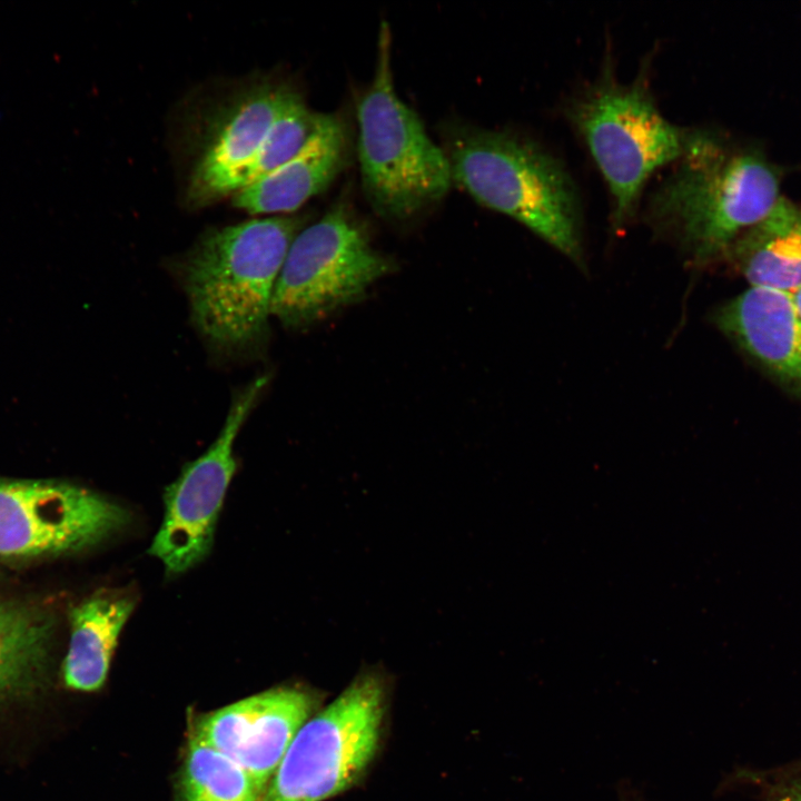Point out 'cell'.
Here are the masks:
<instances>
[{
  "label": "cell",
  "instance_id": "1",
  "mask_svg": "<svg viewBox=\"0 0 801 801\" xmlns=\"http://www.w3.org/2000/svg\"><path fill=\"white\" fill-rule=\"evenodd\" d=\"M674 164L651 195L646 216L698 264L723 258L781 197L780 171L763 154L709 130L691 129Z\"/></svg>",
  "mask_w": 801,
  "mask_h": 801
},
{
  "label": "cell",
  "instance_id": "19",
  "mask_svg": "<svg viewBox=\"0 0 801 801\" xmlns=\"http://www.w3.org/2000/svg\"><path fill=\"white\" fill-rule=\"evenodd\" d=\"M740 778L752 785L763 801H801V763L744 770Z\"/></svg>",
  "mask_w": 801,
  "mask_h": 801
},
{
  "label": "cell",
  "instance_id": "13",
  "mask_svg": "<svg viewBox=\"0 0 801 801\" xmlns=\"http://www.w3.org/2000/svg\"><path fill=\"white\" fill-rule=\"evenodd\" d=\"M348 134L336 115H319L307 145L283 166L234 196V206L249 214H289L322 192L345 165Z\"/></svg>",
  "mask_w": 801,
  "mask_h": 801
},
{
  "label": "cell",
  "instance_id": "8",
  "mask_svg": "<svg viewBox=\"0 0 801 801\" xmlns=\"http://www.w3.org/2000/svg\"><path fill=\"white\" fill-rule=\"evenodd\" d=\"M131 512L80 485L0 478V558L80 552L129 526Z\"/></svg>",
  "mask_w": 801,
  "mask_h": 801
},
{
  "label": "cell",
  "instance_id": "20",
  "mask_svg": "<svg viewBox=\"0 0 801 801\" xmlns=\"http://www.w3.org/2000/svg\"><path fill=\"white\" fill-rule=\"evenodd\" d=\"M791 297H792L794 307H795L799 316L801 317V287H799V288L791 295Z\"/></svg>",
  "mask_w": 801,
  "mask_h": 801
},
{
  "label": "cell",
  "instance_id": "6",
  "mask_svg": "<svg viewBox=\"0 0 801 801\" xmlns=\"http://www.w3.org/2000/svg\"><path fill=\"white\" fill-rule=\"evenodd\" d=\"M387 679L364 669L298 730L259 801H324L352 788L379 746Z\"/></svg>",
  "mask_w": 801,
  "mask_h": 801
},
{
  "label": "cell",
  "instance_id": "2",
  "mask_svg": "<svg viewBox=\"0 0 801 801\" xmlns=\"http://www.w3.org/2000/svg\"><path fill=\"white\" fill-rule=\"evenodd\" d=\"M303 218L273 216L207 231L181 268L192 320L217 350L243 354L266 338L287 251Z\"/></svg>",
  "mask_w": 801,
  "mask_h": 801
},
{
  "label": "cell",
  "instance_id": "10",
  "mask_svg": "<svg viewBox=\"0 0 801 801\" xmlns=\"http://www.w3.org/2000/svg\"><path fill=\"white\" fill-rule=\"evenodd\" d=\"M320 696L303 685H281L202 715L194 734L239 764L264 793Z\"/></svg>",
  "mask_w": 801,
  "mask_h": 801
},
{
  "label": "cell",
  "instance_id": "11",
  "mask_svg": "<svg viewBox=\"0 0 801 801\" xmlns=\"http://www.w3.org/2000/svg\"><path fill=\"white\" fill-rule=\"evenodd\" d=\"M291 90L263 83L236 99L194 169L187 191L190 205H208L245 187L248 170Z\"/></svg>",
  "mask_w": 801,
  "mask_h": 801
},
{
  "label": "cell",
  "instance_id": "4",
  "mask_svg": "<svg viewBox=\"0 0 801 801\" xmlns=\"http://www.w3.org/2000/svg\"><path fill=\"white\" fill-rule=\"evenodd\" d=\"M390 47L384 22L375 75L357 105L358 159L364 191L374 210L385 218L406 219L442 199L453 174L449 159L395 90Z\"/></svg>",
  "mask_w": 801,
  "mask_h": 801
},
{
  "label": "cell",
  "instance_id": "14",
  "mask_svg": "<svg viewBox=\"0 0 801 801\" xmlns=\"http://www.w3.org/2000/svg\"><path fill=\"white\" fill-rule=\"evenodd\" d=\"M726 258L751 287L792 295L801 287V204L781 196L729 247Z\"/></svg>",
  "mask_w": 801,
  "mask_h": 801
},
{
  "label": "cell",
  "instance_id": "17",
  "mask_svg": "<svg viewBox=\"0 0 801 801\" xmlns=\"http://www.w3.org/2000/svg\"><path fill=\"white\" fill-rule=\"evenodd\" d=\"M260 798L246 770L191 735L178 781L179 801H259Z\"/></svg>",
  "mask_w": 801,
  "mask_h": 801
},
{
  "label": "cell",
  "instance_id": "16",
  "mask_svg": "<svg viewBox=\"0 0 801 801\" xmlns=\"http://www.w3.org/2000/svg\"><path fill=\"white\" fill-rule=\"evenodd\" d=\"M56 626L43 605L0 599V703L30 698L47 685Z\"/></svg>",
  "mask_w": 801,
  "mask_h": 801
},
{
  "label": "cell",
  "instance_id": "18",
  "mask_svg": "<svg viewBox=\"0 0 801 801\" xmlns=\"http://www.w3.org/2000/svg\"><path fill=\"white\" fill-rule=\"evenodd\" d=\"M319 115L291 90L248 170L245 187L294 158L313 136Z\"/></svg>",
  "mask_w": 801,
  "mask_h": 801
},
{
  "label": "cell",
  "instance_id": "12",
  "mask_svg": "<svg viewBox=\"0 0 801 801\" xmlns=\"http://www.w3.org/2000/svg\"><path fill=\"white\" fill-rule=\"evenodd\" d=\"M713 322L801 402V317L790 294L750 287L719 307Z\"/></svg>",
  "mask_w": 801,
  "mask_h": 801
},
{
  "label": "cell",
  "instance_id": "9",
  "mask_svg": "<svg viewBox=\"0 0 801 801\" xmlns=\"http://www.w3.org/2000/svg\"><path fill=\"white\" fill-rule=\"evenodd\" d=\"M267 384L257 376L233 398L224 426L211 446L185 465L164 491V517L148 554L167 576L180 575L211 551L217 521L236 472L234 444Z\"/></svg>",
  "mask_w": 801,
  "mask_h": 801
},
{
  "label": "cell",
  "instance_id": "15",
  "mask_svg": "<svg viewBox=\"0 0 801 801\" xmlns=\"http://www.w3.org/2000/svg\"><path fill=\"white\" fill-rule=\"evenodd\" d=\"M136 606L125 590H100L75 605L62 665L65 684L77 691L99 690L108 675L120 633Z\"/></svg>",
  "mask_w": 801,
  "mask_h": 801
},
{
  "label": "cell",
  "instance_id": "5",
  "mask_svg": "<svg viewBox=\"0 0 801 801\" xmlns=\"http://www.w3.org/2000/svg\"><path fill=\"white\" fill-rule=\"evenodd\" d=\"M643 71L621 83L604 67L567 110L607 185L615 227L634 216L649 178L682 156L690 131L661 113Z\"/></svg>",
  "mask_w": 801,
  "mask_h": 801
},
{
  "label": "cell",
  "instance_id": "3",
  "mask_svg": "<svg viewBox=\"0 0 801 801\" xmlns=\"http://www.w3.org/2000/svg\"><path fill=\"white\" fill-rule=\"evenodd\" d=\"M453 179L481 205L527 227L576 263L583 259L581 204L563 164L541 145L504 131L459 138Z\"/></svg>",
  "mask_w": 801,
  "mask_h": 801
},
{
  "label": "cell",
  "instance_id": "7",
  "mask_svg": "<svg viewBox=\"0 0 801 801\" xmlns=\"http://www.w3.org/2000/svg\"><path fill=\"white\" fill-rule=\"evenodd\" d=\"M392 268L346 207L337 205L290 244L271 315L289 328L309 326L357 301Z\"/></svg>",
  "mask_w": 801,
  "mask_h": 801
}]
</instances>
